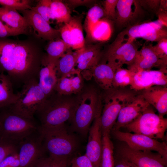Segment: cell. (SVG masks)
Wrapping results in <instances>:
<instances>
[{
	"label": "cell",
	"mask_w": 167,
	"mask_h": 167,
	"mask_svg": "<svg viewBox=\"0 0 167 167\" xmlns=\"http://www.w3.org/2000/svg\"><path fill=\"white\" fill-rule=\"evenodd\" d=\"M43 56L28 43L0 39V71L6 73L13 85L38 79Z\"/></svg>",
	"instance_id": "obj_1"
},
{
	"label": "cell",
	"mask_w": 167,
	"mask_h": 167,
	"mask_svg": "<svg viewBox=\"0 0 167 167\" xmlns=\"http://www.w3.org/2000/svg\"><path fill=\"white\" fill-rule=\"evenodd\" d=\"M77 105L69 121V129L83 137L88 135L91 124L101 113L102 93L93 86L84 87L76 95Z\"/></svg>",
	"instance_id": "obj_2"
},
{
	"label": "cell",
	"mask_w": 167,
	"mask_h": 167,
	"mask_svg": "<svg viewBox=\"0 0 167 167\" xmlns=\"http://www.w3.org/2000/svg\"><path fill=\"white\" fill-rule=\"evenodd\" d=\"M61 95L54 91L48 97L36 113L42 130L58 127L70 121L77 107L76 96Z\"/></svg>",
	"instance_id": "obj_3"
},
{
	"label": "cell",
	"mask_w": 167,
	"mask_h": 167,
	"mask_svg": "<svg viewBox=\"0 0 167 167\" xmlns=\"http://www.w3.org/2000/svg\"><path fill=\"white\" fill-rule=\"evenodd\" d=\"M138 92L126 88H113L102 93V108L100 118L102 135L110 134L122 108L131 101Z\"/></svg>",
	"instance_id": "obj_4"
},
{
	"label": "cell",
	"mask_w": 167,
	"mask_h": 167,
	"mask_svg": "<svg viewBox=\"0 0 167 167\" xmlns=\"http://www.w3.org/2000/svg\"><path fill=\"white\" fill-rule=\"evenodd\" d=\"M34 118L24 117L9 107L0 108V139L17 144L37 131Z\"/></svg>",
	"instance_id": "obj_5"
},
{
	"label": "cell",
	"mask_w": 167,
	"mask_h": 167,
	"mask_svg": "<svg viewBox=\"0 0 167 167\" xmlns=\"http://www.w3.org/2000/svg\"><path fill=\"white\" fill-rule=\"evenodd\" d=\"M39 130L43 137L45 151L49 156L70 158L78 148V139L66 124Z\"/></svg>",
	"instance_id": "obj_6"
},
{
	"label": "cell",
	"mask_w": 167,
	"mask_h": 167,
	"mask_svg": "<svg viewBox=\"0 0 167 167\" xmlns=\"http://www.w3.org/2000/svg\"><path fill=\"white\" fill-rule=\"evenodd\" d=\"M18 94L16 102L8 107L14 112L30 118H34L47 98L39 86L37 79L25 83Z\"/></svg>",
	"instance_id": "obj_7"
},
{
	"label": "cell",
	"mask_w": 167,
	"mask_h": 167,
	"mask_svg": "<svg viewBox=\"0 0 167 167\" xmlns=\"http://www.w3.org/2000/svg\"><path fill=\"white\" fill-rule=\"evenodd\" d=\"M128 132L143 135L158 140L163 139L167 119L156 114L150 105L139 116L125 126Z\"/></svg>",
	"instance_id": "obj_8"
},
{
	"label": "cell",
	"mask_w": 167,
	"mask_h": 167,
	"mask_svg": "<svg viewBox=\"0 0 167 167\" xmlns=\"http://www.w3.org/2000/svg\"><path fill=\"white\" fill-rule=\"evenodd\" d=\"M135 41L127 39L120 32L106 52L105 62L115 71L124 65L131 67L134 64L139 51L138 45Z\"/></svg>",
	"instance_id": "obj_9"
},
{
	"label": "cell",
	"mask_w": 167,
	"mask_h": 167,
	"mask_svg": "<svg viewBox=\"0 0 167 167\" xmlns=\"http://www.w3.org/2000/svg\"><path fill=\"white\" fill-rule=\"evenodd\" d=\"M111 133L116 139L124 142L132 149L155 151L167 160V145L165 142H161L143 135L119 130H111Z\"/></svg>",
	"instance_id": "obj_10"
},
{
	"label": "cell",
	"mask_w": 167,
	"mask_h": 167,
	"mask_svg": "<svg viewBox=\"0 0 167 167\" xmlns=\"http://www.w3.org/2000/svg\"><path fill=\"white\" fill-rule=\"evenodd\" d=\"M36 131L19 144V167H34L43 157L45 151L43 146V137L39 130L38 134H36Z\"/></svg>",
	"instance_id": "obj_11"
},
{
	"label": "cell",
	"mask_w": 167,
	"mask_h": 167,
	"mask_svg": "<svg viewBox=\"0 0 167 167\" xmlns=\"http://www.w3.org/2000/svg\"><path fill=\"white\" fill-rule=\"evenodd\" d=\"M117 152L120 158L136 167H166L167 161L158 153L134 149L125 143L120 145Z\"/></svg>",
	"instance_id": "obj_12"
},
{
	"label": "cell",
	"mask_w": 167,
	"mask_h": 167,
	"mask_svg": "<svg viewBox=\"0 0 167 167\" xmlns=\"http://www.w3.org/2000/svg\"><path fill=\"white\" fill-rule=\"evenodd\" d=\"M145 15L139 0H118L114 21L118 29L126 28L142 23Z\"/></svg>",
	"instance_id": "obj_13"
},
{
	"label": "cell",
	"mask_w": 167,
	"mask_h": 167,
	"mask_svg": "<svg viewBox=\"0 0 167 167\" xmlns=\"http://www.w3.org/2000/svg\"><path fill=\"white\" fill-rule=\"evenodd\" d=\"M166 27L157 19L143 22L125 29L121 32L127 39L135 40L141 38L147 41L158 42L167 38Z\"/></svg>",
	"instance_id": "obj_14"
},
{
	"label": "cell",
	"mask_w": 167,
	"mask_h": 167,
	"mask_svg": "<svg viewBox=\"0 0 167 167\" xmlns=\"http://www.w3.org/2000/svg\"><path fill=\"white\" fill-rule=\"evenodd\" d=\"M81 16H71L70 20L58 29L62 39L72 50H77L85 45Z\"/></svg>",
	"instance_id": "obj_15"
},
{
	"label": "cell",
	"mask_w": 167,
	"mask_h": 167,
	"mask_svg": "<svg viewBox=\"0 0 167 167\" xmlns=\"http://www.w3.org/2000/svg\"><path fill=\"white\" fill-rule=\"evenodd\" d=\"M167 73L159 69L138 70L133 77L130 88L138 92L154 86L167 87Z\"/></svg>",
	"instance_id": "obj_16"
},
{
	"label": "cell",
	"mask_w": 167,
	"mask_h": 167,
	"mask_svg": "<svg viewBox=\"0 0 167 167\" xmlns=\"http://www.w3.org/2000/svg\"><path fill=\"white\" fill-rule=\"evenodd\" d=\"M149 105L141 94L138 93L131 101L121 110L111 130H118L124 127L136 118Z\"/></svg>",
	"instance_id": "obj_17"
},
{
	"label": "cell",
	"mask_w": 167,
	"mask_h": 167,
	"mask_svg": "<svg viewBox=\"0 0 167 167\" xmlns=\"http://www.w3.org/2000/svg\"><path fill=\"white\" fill-rule=\"evenodd\" d=\"M100 116L95 119L90 128L86 147L85 155L91 162L93 167H100L102 153V135L100 125Z\"/></svg>",
	"instance_id": "obj_18"
},
{
	"label": "cell",
	"mask_w": 167,
	"mask_h": 167,
	"mask_svg": "<svg viewBox=\"0 0 167 167\" xmlns=\"http://www.w3.org/2000/svg\"><path fill=\"white\" fill-rule=\"evenodd\" d=\"M100 43L85 45L77 59L74 68L81 74L91 75V71L99 63L102 56Z\"/></svg>",
	"instance_id": "obj_19"
},
{
	"label": "cell",
	"mask_w": 167,
	"mask_h": 167,
	"mask_svg": "<svg viewBox=\"0 0 167 167\" xmlns=\"http://www.w3.org/2000/svg\"><path fill=\"white\" fill-rule=\"evenodd\" d=\"M22 11L23 16L39 38L49 41L59 38V30L52 28L37 13L31 9Z\"/></svg>",
	"instance_id": "obj_20"
},
{
	"label": "cell",
	"mask_w": 167,
	"mask_h": 167,
	"mask_svg": "<svg viewBox=\"0 0 167 167\" xmlns=\"http://www.w3.org/2000/svg\"><path fill=\"white\" fill-rule=\"evenodd\" d=\"M43 55L38 76V84L47 97L54 92L58 78L56 63Z\"/></svg>",
	"instance_id": "obj_21"
},
{
	"label": "cell",
	"mask_w": 167,
	"mask_h": 167,
	"mask_svg": "<svg viewBox=\"0 0 167 167\" xmlns=\"http://www.w3.org/2000/svg\"><path fill=\"white\" fill-rule=\"evenodd\" d=\"M153 45L149 44L143 46L138 51L132 67L138 70H150L153 67L167 71V63L159 58L153 48Z\"/></svg>",
	"instance_id": "obj_22"
},
{
	"label": "cell",
	"mask_w": 167,
	"mask_h": 167,
	"mask_svg": "<svg viewBox=\"0 0 167 167\" xmlns=\"http://www.w3.org/2000/svg\"><path fill=\"white\" fill-rule=\"evenodd\" d=\"M84 87L81 72L74 69L69 74L58 79L54 91L62 95H77Z\"/></svg>",
	"instance_id": "obj_23"
},
{
	"label": "cell",
	"mask_w": 167,
	"mask_h": 167,
	"mask_svg": "<svg viewBox=\"0 0 167 167\" xmlns=\"http://www.w3.org/2000/svg\"><path fill=\"white\" fill-rule=\"evenodd\" d=\"M140 93L149 105L156 109L158 115L164 117L167 114V87L154 86L142 91Z\"/></svg>",
	"instance_id": "obj_24"
},
{
	"label": "cell",
	"mask_w": 167,
	"mask_h": 167,
	"mask_svg": "<svg viewBox=\"0 0 167 167\" xmlns=\"http://www.w3.org/2000/svg\"><path fill=\"white\" fill-rule=\"evenodd\" d=\"M0 20L21 34L28 33L31 28L25 17L17 10L4 7H0Z\"/></svg>",
	"instance_id": "obj_25"
},
{
	"label": "cell",
	"mask_w": 167,
	"mask_h": 167,
	"mask_svg": "<svg viewBox=\"0 0 167 167\" xmlns=\"http://www.w3.org/2000/svg\"><path fill=\"white\" fill-rule=\"evenodd\" d=\"M115 70L108 63H99L91 71L92 75L98 85L104 91L113 87Z\"/></svg>",
	"instance_id": "obj_26"
},
{
	"label": "cell",
	"mask_w": 167,
	"mask_h": 167,
	"mask_svg": "<svg viewBox=\"0 0 167 167\" xmlns=\"http://www.w3.org/2000/svg\"><path fill=\"white\" fill-rule=\"evenodd\" d=\"M109 20L106 18H103L95 24L86 32L87 40L91 42H96L109 40L112 32Z\"/></svg>",
	"instance_id": "obj_27"
},
{
	"label": "cell",
	"mask_w": 167,
	"mask_h": 167,
	"mask_svg": "<svg viewBox=\"0 0 167 167\" xmlns=\"http://www.w3.org/2000/svg\"><path fill=\"white\" fill-rule=\"evenodd\" d=\"M13 85L9 76L4 72L0 74V108L8 107L17 101L18 95L15 93Z\"/></svg>",
	"instance_id": "obj_28"
},
{
	"label": "cell",
	"mask_w": 167,
	"mask_h": 167,
	"mask_svg": "<svg viewBox=\"0 0 167 167\" xmlns=\"http://www.w3.org/2000/svg\"><path fill=\"white\" fill-rule=\"evenodd\" d=\"M83 48L74 51L70 49L58 59L56 63L58 79L69 74L74 70Z\"/></svg>",
	"instance_id": "obj_29"
},
{
	"label": "cell",
	"mask_w": 167,
	"mask_h": 167,
	"mask_svg": "<svg viewBox=\"0 0 167 167\" xmlns=\"http://www.w3.org/2000/svg\"><path fill=\"white\" fill-rule=\"evenodd\" d=\"M70 49L68 45L58 38L49 41L46 47L47 54L45 55L49 60L57 62Z\"/></svg>",
	"instance_id": "obj_30"
},
{
	"label": "cell",
	"mask_w": 167,
	"mask_h": 167,
	"mask_svg": "<svg viewBox=\"0 0 167 167\" xmlns=\"http://www.w3.org/2000/svg\"><path fill=\"white\" fill-rule=\"evenodd\" d=\"M102 151L100 167H114V147L110 134L102 135Z\"/></svg>",
	"instance_id": "obj_31"
},
{
	"label": "cell",
	"mask_w": 167,
	"mask_h": 167,
	"mask_svg": "<svg viewBox=\"0 0 167 167\" xmlns=\"http://www.w3.org/2000/svg\"><path fill=\"white\" fill-rule=\"evenodd\" d=\"M136 71L135 69L132 67L128 69L121 67L116 69L114 72L113 88H123L130 86Z\"/></svg>",
	"instance_id": "obj_32"
},
{
	"label": "cell",
	"mask_w": 167,
	"mask_h": 167,
	"mask_svg": "<svg viewBox=\"0 0 167 167\" xmlns=\"http://www.w3.org/2000/svg\"><path fill=\"white\" fill-rule=\"evenodd\" d=\"M50 6L52 14L57 23L63 24L68 22L71 17L68 6L62 1L51 0Z\"/></svg>",
	"instance_id": "obj_33"
},
{
	"label": "cell",
	"mask_w": 167,
	"mask_h": 167,
	"mask_svg": "<svg viewBox=\"0 0 167 167\" xmlns=\"http://www.w3.org/2000/svg\"><path fill=\"white\" fill-rule=\"evenodd\" d=\"M103 8L95 5L88 11L85 19L84 28L87 32L95 24L104 17Z\"/></svg>",
	"instance_id": "obj_34"
},
{
	"label": "cell",
	"mask_w": 167,
	"mask_h": 167,
	"mask_svg": "<svg viewBox=\"0 0 167 167\" xmlns=\"http://www.w3.org/2000/svg\"><path fill=\"white\" fill-rule=\"evenodd\" d=\"M71 161L70 158L66 157L43 156L34 167H68Z\"/></svg>",
	"instance_id": "obj_35"
},
{
	"label": "cell",
	"mask_w": 167,
	"mask_h": 167,
	"mask_svg": "<svg viewBox=\"0 0 167 167\" xmlns=\"http://www.w3.org/2000/svg\"><path fill=\"white\" fill-rule=\"evenodd\" d=\"M51 2V0H40L31 9L40 15L50 24L52 21L55 20L50 6Z\"/></svg>",
	"instance_id": "obj_36"
},
{
	"label": "cell",
	"mask_w": 167,
	"mask_h": 167,
	"mask_svg": "<svg viewBox=\"0 0 167 167\" xmlns=\"http://www.w3.org/2000/svg\"><path fill=\"white\" fill-rule=\"evenodd\" d=\"M31 1L29 0H0V5L17 11H23L31 9Z\"/></svg>",
	"instance_id": "obj_37"
},
{
	"label": "cell",
	"mask_w": 167,
	"mask_h": 167,
	"mask_svg": "<svg viewBox=\"0 0 167 167\" xmlns=\"http://www.w3.org/2000/svg\"><path fill=\"white\" fill-rule=\"evenodd\" d=\"M19 145L0 139V163L8 156L18 151Z\"/></svg>",
	"instance_id": "obj_38"
},
{
	"label": "cell",
	"mask_w": 167,
	"mask_h": 167,
	"mask_svg": "<svg viewBox=\"0 0 167 167\" xmlns=\"http://www.w3.org/2000/svg\"><path fill=\"white\" fill-rule=\"evenodd\" d=\"M118 0H105L103 3L104 17L109 20H115L116 14V6Z\"/></svg>",
	"instance_id": "obj_39"
},
{
	"label": "cell",
	"mask_w": 167,
	"mask_h": 167,
	"mask_svg": "<svg viewBox=\"0 0 167 167\" xmlns=\"http://www.w3.org/2000/svg\"><path fill=\"white\" fill-rule=\"evenodd\" d=\"M152 47L159 58L167 63V38L161 40Z\"/></svg>",
	"instance_id": "obj_40"
},
{
	"label": "cell",
	"mask_w": 167,
	"mask_h": 167,
	"mask_svg": "<svg viewBox=\"0 0 167 167\" xmlns=\"http://www.w3.org/2000/svg\"><path fill=\"white\" fill-rule=\"evenodd\" d=\"M71 167H93L88 157L84 155L75 157L71 161Z\"/></svg>",
	"instance_id": "obj_41"
},
{
	"label": "cell",
	"mask_w": 167,
	"mask_h": 167,
	"mask_svg": "<svg viewBox=\"0 0 167 167\" xmlns=\"http://www.w3.org/2000/svg\"><path fill=\"white\" fill-rule=\"evenodd\" d=\"M18 151L6 157L0 163V167H19Z\"/></svg>",
	"instance_id": "obj_42"
},
{
	"label": "cell",
	"mask_w": 167,
	"mask_h": 167,
	"mask_svg": "<svg viewBox=\"0 0 167 167\" xmlns=\"http://www.w3.org/2000/svg\"><path fill=\"white\" fill-rule=\"evenodd\" d=\"M160 0H139L140 4L144 10L156 14L160 5Z\"/></svg>",
	"instance_id": "obj_43"
},
{
	"label": "cell",
	"mask_w": 167,
	"mask_h": 167,
	"mask_svg": "<svg viewBox=\"0 0 167 167\" xmlns=\"http://www.w3.org/2000/svg\"><path fill=\"white\" fill-rule=\"evenodd\" d=\"M20 34H21L9 27L0 20V38Z\"/></svg>",
	"instance_id": "obj_44"
},
{
	"label": "cell",
	"mask_w": 167,
	"mask_h": 167,
	"mask_svg": "<svg viewBox=\"0 0 167 167\" xmlns=\"http://www.w3.org/2000/svg\"><path fill=\"white\" fill-rule=\"evenodd\" d=\"M91 0H70L66 1L69 6L75 7L80 6H87L93 3L95 1Z\"/></svg>",
	"instance_id": "obj_45"
},
{
	"label": "cell",
	"mask_w": 167,
	"mask_h": 167,
	"mask_svg": "<svg viewBox=\"0 0 167 167\" xmlns=\"http://www.w3.org/2000/svg\"><path fill=\"white\" fill-rule=\"evenodd\" d=\"M156 14L158 17V20L164 26L167 28V11L158 10Z\"/></svg>",
	"instance_id": "obj_46"
},
{
	"label": "cell",
	"mask_w": 167,
	"mask_h": 167,
	"mask_svg": "<svg viewBox=\"0 0 167 167\" xmlns=\"http://www.w3.org/2000/svg\"><path fill=\"white\" fill-rule=\"evenodd\" d=\"M114 167H136L132 163L123 159L120 160L114 165Z\"/></svg>",
	"instance_id": "obj_47"
},
{
	"label": "cell",
	"mask_w": 167,
	"mask_h": 167,
	"mask_svg": "<svg viewBox=\"0 0 167 167\" xmlns=\"http://www.w3.org/2000/svg\"><path fill=\"white\" fill-rule=\"evenodd\" d=\"M167 1L166 0H160V5L158 10L167 11Z\"/></svg>",
	"instance_id": "obj_48"
}]
</instances>
